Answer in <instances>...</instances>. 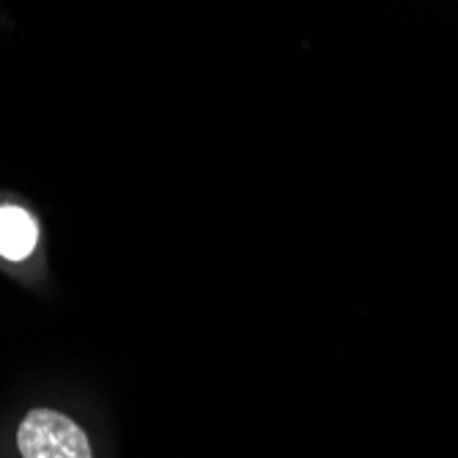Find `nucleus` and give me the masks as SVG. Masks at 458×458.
<instances>
[{"instance_id": "f257e3e1", "label": "nucleus", "mask_w": 458, "mask_h": 458, "mask_svg": "<svg viewBox=\"0 0 458 458\" xmlns=\"http://www.w3.org/2000/svg\"><path fill=\"white\" fill-rule=\"evenodd\" d=\"M17 447L22 458H94L86 431L55 409H30L17 428Z\"/></svg>"}, {"instance_id": "f03ea898", "label": "nucleus", "mask_w": 458, "mask_h": 458, "mask_svg": "<svg viewBox=\"0 0 458 458\" xmlns=\"http://www.w3.org/2000/svg\"><path fill=\"white\" fill-rule=\"evenodd\" d=\"M38 242L36 220L20 206H0V256L6 261H25Z\"/></svg>"}]
</instances>
